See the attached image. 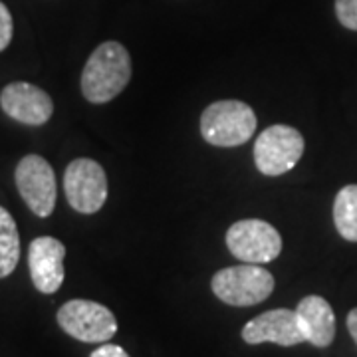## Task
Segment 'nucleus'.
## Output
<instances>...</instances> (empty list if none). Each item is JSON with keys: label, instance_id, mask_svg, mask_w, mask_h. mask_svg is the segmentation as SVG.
Listing matches in <instances>:
<instances>
[{"label": "nucleus", "instance_id": "f257e3e1", "mask_svg": "<svg viewBox=\"0 0 357 357\" xmlns=\"http://www.w3.org/2000/svg\"><path fill=\"white\" fill-rule=\"evenodd\" d=\"M131 79V56L119 42H103L91 52L82 72V93L89 103H107L117 98Z\"/></svg>", "mask_w": 357, "mask_h": 357}, {"label": "nucleus", "instance_id": "f03ea898", "mask_svg": "<svg viewBox=\"0 0 357 357\" xmlns=\"http://www.w3.org/2000/svg\"><path fill=\"white\" fill-rule=\"evenodd\" d=\"M255 109L244 102L222 100L211 103L201 115V133L215 147H238L255 135Z\"/></svg>", "mask_w": 357, "mask_h": 357}, {"label": "nucleus", "instance_id": "7ed1b4c3", "mask_svg": "<svg viewBox=\"0 0 357 357\" xmlns=\"http://www.w3.org/2000/svg\"><path fill=\"white\" fill-rule=\"evenodd\" d=\"M274 276L260 264H241L218 270L211 288L220 302L229 306H256L274 292Z\"/></svg>", "mask_w": 357, "mask_h": 357}, {"label": "nucleus", "instance_id": "20e7f679", "mask_svg": "<svg viewBox=\"0 0 357 357\" xmlns=\"http://www.w3.org/2000/svg\"><path fill=\"white\" fill-rule=\"evenodd\" d=\"M306 149L304 137L290 126H272L264 129L255 143V161L266 177H278L292 171Z\"/></svg>", "mask_w": 357, "mask_h": 357}, {"label": "nucleus", "instance_id": "39448f33", "mask_svg": "<svg viewBox=\"0 0 357 357\" xmlns=\"http://www.w3.org/2000/svg\"><path fill=\"white\" fill-rule=\"evenodd\" d=\"M58 324L84 344H105L117 332L114 312L91 300H70L58 310Z\"/></svg>", "mask_w": 357, "mask_h": 357}, {"label": "nucleus", "instance_id": "423d86ee", "mask_svg": "<svg viewBox=\"0 0 357 357\" xmlns=\"http://www.w3.org/2000/svg\"><path fill=\"white\" fill-rule=\"evenodd\" d=\"M230 255L248 264H266L282 252V236L266 220L244 218L234 222L227 232Z\"/></svg>", "mask_w": 357, "mask_h": 357}, {"label": "nucleus", "instance_id": "0eeeda50", "mask_svg": "<svg viewBox=\"0 0 357 357\" xmlns=\"http://www.w3.org/2000/svg\"><path fill=\"white\" fill-rule=\"evenodd\" d=\"M64 191L70 206L82 215H93L107 201V177L93 159H74L66 167Z\"/></svg>", "mask_w": 357, "mask_h": 357}, {"label": "nucleus", "instance_id": "6e6552de", "mask_svg": "<svg viewBox=\"0 0 357 357\" xmlns=\"http://www.w3.org/2000/svg\"><path fill=\"white\" fill-rule=\"evenodd\" d=\"M16 187L26 206L40 218L50 217L56 206V175L40 155H26L14 171Z\"/></svg>", "mask_w": 357, "mask_h": 357}, {"label": "nucleus", "instance_id": "1a4fd4ad", "mask_svg": "<svg viewBox=\"0 0 357 357\" xmlns=\"http://www.w3.org/2000/svg\"><path fill=\"white\" fill-rule=\"evenodd\" d=\"M0 107L14 121L32 128L48 123L54 114V102L50 96L28 82H13L2 89Z\"/></svg>", "mask_w": 357, "mask_h": 357}, {"label": "nucleus", "instance_id": "9d476101", "mask_svg": "<svg viewBox=\"0 0 357 357\" xmlns=\"http://www.w3.org/2000/svg\"><path fill=\"white\" fill-rule=\"evenodd\" d=\"M243 340L246 344H276L290 347L306 342V333L298 319L296 310L278 307L270 310L255 319H250L243 330Z\"/></svg>", "mask_w": 357, "mask_h": 357}, {"label": "nucleus", "instance_id": "9b49d317", "mask_svg": "<svg viewBox=\"0 0 357 357\" xmlns=\"http://www.w3.org/2000/svg\"><path fill=\"white\" fill-rule=\"evenodd\" d=\"M66 246L54 236H38L28 248V268L30 276L42 294H54L64 282Z\"/></svg>", "mask_w": 357, "mask_h": 357}, {"label": "nucleus", "instance_id": "f8f14e48", "mask_svg": "<svg viewBox=\"0 0 357 357\" xmlns=\"http://www.w3.org/2000/svg\"><path fill=\"white\" fill-rule=\"evenodd\" d=\"M306 342L316 347H328L335 337V314L326 298L306 296L296 307Z\"/></svg>", "mask_w": 357, "mask_h": 357}, {"label": "nucleus", "instance_id": "ddd939ff", "mask_svg": "<svg viewBox=\"0 0 357 357\" xmlns=\"http://www.w3.org/2000/svg\"><path fill=\"white\" fill-rule=\"evenodd\" d=\"M20 260V234L13 215L0 206V278L14 272Z\"/></svg>", "mask_w": 357, "mask_h": 357}, {"label": "nucleus", "instance_id": "4468645a", "mask_svg": "<svg viewBox=\"0 0 357 357\" xmlns=\"http://www.w3.org/2000/svg\"><path fill=\"white\" fill-rule=\"evenodd\" d=\"M333 222L345 241L357 243V185H347L335 195Z\"/></svg>", "mask_w": 357, "mask_h": 357}, {"label": "nucleus", "instance_id": "2eb2a0df", "mask_svg": "<svg viewBox=\"0 0 357 357\" xmlns=\"http://www.w3.org/2000/svg\"><path fill=\"white\" fill-rule=\"evenodd\" d=\"M335 16L342 26L357 32V0H335Z\"/></svg>", "mask_w": 357, "mask_h": 357}, {"label": "nucleus", "instance_id": "dca6fc26", "mask_svg": "<svg viewBox=\"0 0 357 357\" xmlns=\"http://www.w3.org/2000/svg\"><path fill=\"white\" fill-rule=\"evenodd\" d=\"M13 14L6 8V4L0 2V52L8 48V44H10V40H13Z\"/></svg>", "mask_w": 357, "mask_h": 357}, {"label": "nucleus", "instance_id": "f3484780", "mask_svg": "<svg viewBox=\"0 0 357 357\" xmlns=\"http://www.w3.org/2000/svg\"><path fill=\"white\" fill-rule=\"evenodd\" d=\"M89 357H129V354L121 345L102 344Z\"/></svg>", "mask_w": 357, "mask_h": 357}, {"label": "nucleus", "instance_id": "a211bd4d", "mask_svg": "<svg viewBox=\"0 0 357 357\" xmlns=\"http://www.w3.org/2000/svg\"><path fill=\"white\" fill-rule=\"evenodd\" d=\"M347 330H349L354 342L357 344V307H354V310L347 314Z\"/></svg>", "mask_w": 357, "mask_h": 357}]
</instances>
